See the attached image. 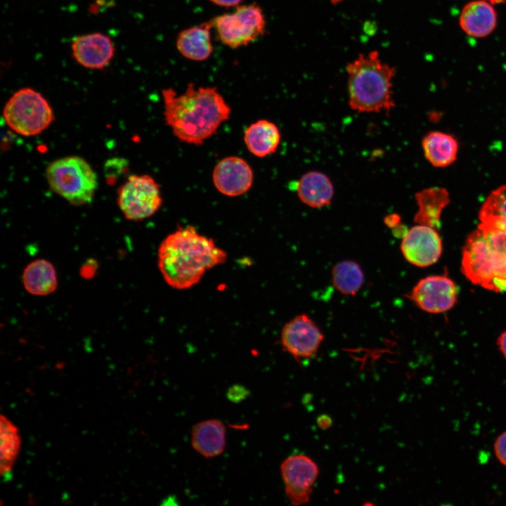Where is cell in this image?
<instances>
[{"label":"cell","instance_id":"32","mask_svg":"<svg viewBox=\"0 0 506 506\" xmlns=\"http://www.w3.org/2000/svg\"><path fill=\"white\" fill-rule=\"evenodd\" d=\"M215 5L223 6L226 8L228 7H237L240 6L242 0H209Z\"/></svg>","mask_w":506,"mask_h":506},{"label":"cell","instance_id":"19","mask_svg":"<svg viewBox=\"0 0 506 506\" xmlns=\"http://www.w3.org/2000/svg\"><path fill=\"white\" fill-rule=\"evenodd\" d=\"M22 281L26 291L35 296H46L56 291L58 279L53 265L48 260L38 259L24 268Z\"/></svg>","mask_w":506,"mask_h":506},{"label":"cell","instance_id":"15","mask_svg":"<svg viewBox=\"0 0 506 506\" xmlns=\"http://www.w3.org/2000/svg\"><path fill=\"white\" fill-rule=\"evenodd\" d=\"M498 14L487 0H474L466 4L459 17V25L467 35L484 38L496 28Z\"/></svg>","mask_w":506,"mask_h":506},{"label":"cell","instance_id":"2","mask_svg":"<svg viewBox=\"0 0 506 506\" xmlns=\"http://www.w3.org/2000/svg\"><path fill=\"white\" fill-rule=\"evenodd\" d=\"M157 257L165 282L174 289L186 290L198 283L208 270L224 263L227 254L212 239L188 226L162 241Z\"/></svg>","mask_w":506,"mask_h":506},{"label":"cell","instance_id":"18","mask_svg":"<svg viewBox=\"0 0 506 506\" xmlns=\"http://www.w3.org/2000/svg\"><path fill=\"white\" fill-rule=\"evenodd\" d=\"M211 25L209 22L182 30L176 39V48L185 58L202 61L207 59L214 48L211 41Z\"/></svg>","mask_w":506,"mask_h":506},{"label":"cell","instance_id":"21","mask_svg":"<svg viewBox=\"0 0 506 506\" xmlns=\"http://www.w3.org/2000/svg\"><path fill=\"white\" fill-rule=\"evenodd\" d=\"M415 199L418 211L415 215V221L439 229L442 211L450 201L448 192L444 188H431L417 193Z\"/></svg>","mask_w":506,"mask_h":506},{"label":"cell","instance_id":"24","mask_svg":"<svg viewBox=\"0 0 506 506\" xmlns=\"http://www.w3.org/2000/svg\"><path fill=\"white\" fill-rule=\"evenodd\" d=\"M20 447L17 427L6 417H1V474L6 480L11 473Z\"/></svg>","mask_w":506,"mask_h":506},{"label":"cell","instance_id":"5","mask_svg":"<svg viewBox=\"0 0 506 506\" xmlns=\"http://www.w3.org/2000/svg\"><path fill=\"white\" fill-rule=\"evenodd\" d=\"M46 178L56 193L77 206L91 202L98 186L93 168L84 159L75 155L50 162Z\"/></svg>","mask_w":506,"mask_h":506},{"label":"cell","instance_id":"34","mask_svg":"<svg viewBox=\"0 0 506 506\" xmlns=\"http://www.w3.org/2000/svg\"><path fill=\"white\" fill-rule=\"evenodd\" d=\"M487 1L493 5L506 4V0H487Z\"/></svg>","mask_w":506,"mask_h":506},{"label":"cell","instance_id":"28","mask_svg":"<svg viewBox=\"0 0 506 506\" xmlns=\"http://www.w3.org/2000/svg\"><path fill=\"white\" fill-rule=\"evenodd\" d=\"M248 395V391L246 388L235 385L231 387L227 393L228 398L234 402H239L245 398Z\"/></svg>","mask_w":506,"mask_h":506},{"label":"cell","instance_id":"13","mask_svg":"<svg viewBox=\"0 0 506 506\" xmlns=\"http://www.w3.org/2000/svg\"><path fill=\"white\" fill-rule=\"evenodd\" d=\"M74 60L91 70H102L112 61L115 47L112 39L101 32H93L75 37L71 44Z\"/></svg>","mask_w":506,"mask_h":506},{"label":"cell","instance_id":"8","mask_svg":"<svg viewBox=\"0 0 506 506\" xmlns=\"http://www.w3.org/2000/svg\"><path fill=\"white\" fill-rule=\"evenodd\" d=\"M117 204L128 220L148 218L162 204L160 186L149 175H131L118 190Z\"/></svg>","mask_w":506,"mask_h":506},{"label":"cell","instance_id":"10","mask_svg":"<svg viewBox=\"0 0 506 506\" xmlns=\"http://www.w3.org/2000/svg\"><path fill=\"white\" fill-rule=\"evenodd\" d=\"M323 339L324 335L318 326L305 313L287 322L280 335L283 349L297 361L313 357Z\"/></svg>","mask_w":506,"mask_h":506},{"label":"cell","instance_id":"11","mask_svg":"<svg viewBox=\"0 0 506 506\" xmlns=\"http://www.w3.org/2000/svg\"><path fill=\"white\" fill-rule=\"evenodd\" d=\"M458 287L445 275H430L420 280L409 298L421 309L439 313L452 309L457 301Z\"/></svg>","mask_w":506,"mask_h":506},{"label":"cell","instance_id":"14","mask_svg":"<svg viewBox=\"0 0 506 506\" xmlns=\"http://www.w3.org/2000/svg\"><path fill=\"white\" fill-rule=\"evenodd\" d=\"M253 171L242 158L230 156L221 159L214 167L212 179L216 188L222 194L235 197L243 195L251 188Z\"/></svg>","mask_w":506,"mask_h":506},{"label":"cell","instance_id":"30","mask_svg":"<svg viewBox=\"0 0 506 506\" xmlns=\"http://www.w3.org/2000/svg\"><path fill=\"white\" fill-rule=\"evenodd\" d=\"M384 223L388 227L391 228H396L398 226V225H400L401 217L397 214L387 215L384 218Z\"/></svg>","mask_w":506,"mask_h":506},{"label":"cell","instance_id":"3","mask_svg":"<svg viewBox=\"0 0 506 506\" xmlns=\"http://www.w3.org/2000/svg\"><path fill=\"white\" fill-rule=\"evenodd\" d=\"M346 70L351 109L358 112H389L395 107V67L384 62L377 51L359 54L347 64Z\"/></svg>","mask_w":506,"mask_h":506},{"label":"cell","instance_id":"22","mask_svg":"<svg viewBox=\"0 0 506 506\" xmlns=\"http://www.w3.org/2000/svg\"><path fill=\"white\" fill-rule=\"evenodd\" d=\"M422 144L425 157L434 167H447L456 159L458 143L449 134L432 131L424 137Z\"/></svg>","mask_w":506,"mask_h":506},{"label":"cell","instance_id":"23","mask_svg":"<svg viewBox=\"0 0 506 506\" xmlns=\"http://www.w3.org/2000/svg\"><path fill=\"white\" fill-rule=\"evenodd\" d=\"M479 228L506 232V186L493 191L484 203L479 215Z\"/></svg>","mask_w":506,"mask_h":506},{"label":"cell","instance_id":"17","mask_svg":"<svg viewBox=\"0 0 506 506\" xmlns=\"http://www.w3.org/2000/svg\"><path fill=\"white\" fill-rule=\"evenodd\" d=\"M297 190L300 200L313 208L330 205L334 195V187L330 178L318 171L303 174L297 183Z\"/></svg>","mask_w":506,"mask_h":506},{"label":"cell","instance_id":"12","mask_svg":"<svg viewBox=\"0 0 506 506\" xmlns=\"http://www.w3.org/2000/svg\"><path fill=\"white\" fill-rule=\"evenodd\" d=\"M405 259L419 267L435 264L442 252V242L437 230L417 224L406 231L400 245Z\"/></svg>","mask_w":506,"mask_h":506},{"label":"cell","instance_id":"9","mask_svg":"<svg viewBox=\"0 0 506 506\" xmlns=\"http://www.w3.org/2000/svg\"><path fill=\"white\" fill-rule=\"evenodd\" d=\"M280 472L291 504L299 506L308 503L319 474L316 462L304 454L290 455L282 462Z\"/></svg>","mask_w":506,"mask_h":506},{"label":"cell","instance_id":"6","mask_svg":"<svg viewBox=\"0 0 506 506\" xmlns=\"http://www.w3.org/2000/svg\"><path fill=\"white\" fill-rule=\"evenodd\" d=\"M3 116L13 131L24 136L41 134L54 119L48 100L29 87L20 89L11 96L4 108Z\"/></svg>","mask_w":506,"mask_h":506},{"label":"cell","instance_id":"27","mask_svg":"<svg viewBox=\"0 0 506 506\" xmlns=\"http://www.w3.org/2000/svg\"><path fill=\"white\" fill-rule=\"evenodd\" d=\"M98 264L96 260L90 259L86 260L80 267L79 275L85 280L93 278L96 273Z\"/></svg>","mask_w":506,"mask_h":506},{"label":"cell","instance_id":"25","mask_svg":"<svg viewBox=\"0 0 506 506\" xmlns=\"http://www.w3.org/2000/svg\"><path fill=\"white\" fill-rule=\"evenodd\" d=\"M332 282L342 294L355 295L363 284L364 273L356 261L344 260L333 266Z\"/></svg>","mask_w":506,"mask_h":506},{"label":"cell","instance_id":"31","mask_svg":"<svg viewBox=\"0 0 506 506\" xmlns=\"http://www.w3.org/2000/svg\"><path fill=\"white\" fill-rule=\"evenodd\" d=\"M332 418L327 415H321L317 418V424L321 429H327L332 426Z\"/></svg>","mask_w":506,"mask_h":506},{"label":"cell","instance_id":"4","mask_svg":"<svg viewBox=\"0 0 506 506\" xmlns=\"http://www.w3.org/2000/svg\"><path fill=\"white\" fill-rule=\"evenodd\" d=\"M461 269L472 283L506 292V232L478 227L467 239Z\"/></svg>","mask_w":506,"mask_h":506},{"label":"cell","instance_id":"33","mask_svg":"<svg viewBox=\"0 0 506 506\" xmlns=\"http://www.w3.org/2000/svg\"><path fill=\"white\" fill-rule=\"evenodd\" d=\"M497 344L501 353L506 358V330L498 337Z\"/></svg>","mask_w":506,"mask_h":506},{"label":"cell","instance_id":"7","mask_svg":"<svg viewBox=\"0 0 506 506\" xmlns=\"http://www.w3.org/2000/svg\"><path fill=\"white\" fill-rule=\"evenodd\" d=\"M209 22L219 39L233 48L247 46L263 36L266 25L261 8L255 4L240 5L232 13L218 15Z\"/></svg>","mask_w":506,"mask_h":506},{"label":"cell","instance_id":"20","mask_svg":"<svg viewBox=\"0 0 506 506\" xmlns=\"http://www.w3.org/2000/svg\"><path fill=\"white\" fill-rule=\"evenodd\" d=\"M244 141L252 154L264 157L276 151L280 141V134L274 123L259 119L246 129Z\"/></svg>","mask_w":506,"mask_h":506},{"label":"cell","instance_id":"16","mask_svg":"<svg viewBox=\"0 0 506 506\" xmlns=\"http://www.w3.org/2000/svg\"><path fill=\"white\" fill-rule=\"evenodd\" d=\"M226 431L224 424L217 419H209L197 423L191 432L193 449L206 458L220 455L225 450Z\"/></svg>","mask_w":506,"mask_h":506},{"label":"cell","instance_id":"29","mask_svg":"<svg viewBox=\"0 0 506 506\" xmlns=\"http://www.w3.org/2000/svg\"><path fill=\"white\" fill-rule=\"evenodd\" d=\"M114 0H95V2L89 6L91 13H97L103 8L111 7L113 5Z\"/></svg>","mask_w":506,"mask_h":506},{"label":"cell","instance_id":"26","mask_svg":"<svg viewBox=\"0 0 506 506\" xmlns=\"http://www.w3.org/2000/svg\"><path fill=\"white\" fill-rule=\"evenodd\" d=\"M493 450L497 460L506 467V431L497 436L493 444Z\"/></svg>","mask_w":506,"mask_h":506},{"label":"cell","instance_id":"1","mask_svg":"<svg viewBox=\"0 0 506 506\" xmlns=\"http://www.w3.org/2000/svg\"><path fill=\"white\" fill-rule=\"evenodd\" d=\"M162 93L164 121L181 141L201 145L229 119L231 108L215 87L190 83L181 95L171 88Z\"/></svg>","mask_w":506,"mask_h":506}]
</instances>
